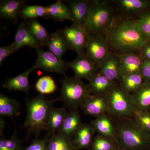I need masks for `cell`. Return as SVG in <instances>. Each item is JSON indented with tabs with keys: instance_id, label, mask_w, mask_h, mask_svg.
<instances>
[{
	"instance_id": "6da1fadb",
	"label": "cell",
	"mask_w": 150,
	"mask_h": 150,
	"mask_svg": "<svg viewBox=\"0 0 150 150\" xmlns=\"http://www.w3.org/2000/svg\"><path fill=\"white\" fill-rule=\"evenodd\" d=\"M108 45L120 54L141 51L149 43L137 21L125 19L112 23L106 30Z\"/></svg>"
},
{
	"instance_id": "7a4b0ae2",
	"label": "cell",
	"mask_w": 150,
	"mask_h": 150,
	"mask_svg": "<svg viewBox=\"0 0 150 150\" xmlns=\"http://www.w3.org/2000/svg\"><path fill=\"white\" fill-rule=\"evenodd\" d=\"M116 144L121 150H150V133L142 129L132 117L112 119Z\"/></svg>"
},
{
	"instance_id": "3957f363",
	"label": "cell",
	"mask_w": 150,
	"mask_h": 150,
	"mask_svg": "<svg viewBox=\"0 0 150 150\" xmlns=\"http://www.w3.org/2000/svg\"><path fill=\"white\" fill-rule=\"evenodd\" d=\"M27 114L23 126L29 132L39 134L46 130L52 103L42 95L37 96L26 102Z\"/></svg>"
},
{
	"instance_id": "277c9868",
	"label": "cell",
	"mask_w": 150,
	"mask_h": 150,
	"mask_svg": "<svg viewBox=\"0 0 150 150\" xmlns=\"http://www.w3.org/2000/svg\"><path fill=\"white\" fill-rule=\"evenodd\" d=\"M113 18L112 9L106 1H91L88 13L82 26L88 35L100 34L112 25Z\"/></svg>"
},
{
	"instance_id": "5b68a950",
	"label": "cell",
	"mask_w": 150,
	"mask_h": 150,
	"mask_svg": "<svg viewBox=\"0 0 150 150\" xmlns=\"http://www.w3.org/2000/svg\"><path fill=\"white\" fill-rule=\"evenodd\" d=\"M106 96L107 114L112 119L132 116L135 108L132 96L123 88L120 82L115 83Z\"/></svg>"
},
{
	"instance_id": "8992f818",
	"label": "cell",
	"mask_w": 150,
	"mask_h": 150,
	"mask_svg": "<svg viewBox=\"0 0 150 150\" xmlns=\"http://www.w3.org/2000/svg\"><path fill=\"white\" fill-rule=\"evenodd\" d=\"M61 82L62 87L60 99L71 109L81 107L91 95L88 85L74 76L66 77Z\"/></svg>"
},
{
	"instance_id": "52a82bcc",
	"label": "cell",
	"mask_w": 150,
	"mask_h": 150,
	"mask_svg": "<svg viewBox=\"0 0 150 150\" xmlns=\"http://www.w3.org/2000/svg\"><path fill=\"white\" fill-rule=\"evenodd\" d=\"M37 52V59L33 67L35 70L40 69L49 72L64 74L69 67L68 62L60 59L49 51H44L42 48L35 50Z\"/></svg>"
},
{
	"instance_id": "ba28073f",
	"label": "cell",
	"mask_w": 150,
	"mask_h": 150,
	"mask_svg": "<svg viewBox=\"0 0 150 150\" xmlns=\"http://www.w3.org/2000/svg\"><path fill=\"white\" fill-rule=\"evenodd\" d=\"M61 32L70 50L75 51L78 55L84 54L88 34L82 25L72 23L71 25L61 30Z\"/></svg>"
},
{
	"instance_id": "9c48e42d",
	"label": "cell",
	"mask_w": 150,
	"mask_h": 150,
	"mask_svg": "<svg viewBox=\"0 0 150 150\" xmlns=\"http://www.w3.org/2000/svg\"><path fill=\"white\" fill-rule=\"evenodd\" d=\"M86 50V54L98 67L110 54L106 38L100 34H88Z\"/></svg>"
},
{
	"instance_id": "30bf717a",
	"label": "cell",
	"mask_w": 150,
	"mask_h": 150,
	"mask_svg": "<svg viewBox=\"0 0 150 150\" xmlns=\"http://www.w3.org/2000/svg\"><path fill=\"white\" fill-rule=\"evenodd\" d=\"M68 67L73 70L75 77L89 81L97 73L98 65L86 54L78 55L74 61L68 62Z\"/></svg>"
},
{
	"instance_id": "8fae6325",
	"label": "cell",
	"mask_w": 150,
	"mask_h": 150,
	"mask_svg": "<svg viewBox=\"0 0 150 150\" xmlns=\"http://www.w3.org/2000/svg\"><path fill=\"white\" fill-rule=\"evenodd\" d=\"M81 107L86 115L97 117L107 114L108 106L106 94L90 95Z\"/></svg>"
},
{
	"instance_id": "7c38bea8",
	"label": "cell",
	"mask_w": 150,
	"mask_h": 150,
	"mask_svg": "<svg viewBox=\"0 0 150 150\" xmlns=\"http://www.w3.org/2000/svg\"><path fill=\"white\" fill-rule=\"evenodd\" d=\"M99 72L114 83L121 82L122 74L119 56L110 53L99 66Z\"/></svg>"
},
{
	"instance_id": "4fadbf2b",
	"label": "cell",
	"mask_w": 150,
	"mask_h": 150,
	"mask_svg": "<svg viewBox=\"0 0 150 150\" xmlns=\"http://www.w3.org/2000/svg\"><path fill=\"white\" fill-rule=\"evenodd\" d=\"M122 77L131 74L141 73L144 59L141 55L136 53L120 54Z\"/></svg>"
},
{
	"instance_id": "5bb4252c",
	"label": "cell",
	"mask_w": 150,
	"mask_h": 150,
	"mask_svg": "<svg viewBox=\"0 0 150 150\" xmlns=\"http://www.w3.org/2000/svg\"><path fill=\"white\" fill-rule=\"evenodd\" d=\"M17 51L23 47L34 48L35 50L42 48L39 43L32 35L23 21L19 25L15 36L14 40L12 43Z\"/></svg>"
},
{
	"instance_id": "9a60e30c",
	"label": "cell",
	"mask_w": 150,
	"mask_h": 150,
	"mask_svg": "<svg viewBox=\"0 0 150 150\" xmlns=\"http://www.w3.org/2000/svg\"><path fill=\"white\" fill-rule=\"evenodd\" d=\"M27 1L2 0L0 2V16L16 23L21 11Z\"/></svg>"
},
{
	"instance_id": "2e32d148",
	"label": "cell",
	"mask_w": 150,
	"mask_h": 150,
	"mask_svg": "<svg viewBox=\"0 0 150 150\" xmlns=\"http://www.w3.org/2000/svg\"><path fill=\"white\" fill-rule=\"evenodd\" d=\"M91 125L98 135H101L115 142L116 144L115 129L112 118L107 114L96 117L91 121Z\"/></svg>"
},
{
	"instance_id": "e0dca14e",
	"label": "cell",
	"mask_w": 150,
	"mask_h": 150,
	"mask_svg": "<svg viewBox=\"0 0 150 150\" xmlns=\"http://www.w3.org/2000/svg\"><path fill=\"white\" fill-rule=\"evenodd\" d=\"M95 131L91 125L83 124L71 140L75 150L91 148L93 142Z\"/></svg>"
},
{
	"instance_id": "ac0fdd59",
	"label": "cell",
	"mask_w": 150,
	"mask_h": 150,
	"mask_svg": "<svg viewBox=\"0 0 150 150\" xmlns=\"http://www.w3.org/2000/svg\"><path fill=\"white\" fill-rule=\"evenodd\" d=\"M35 70L33 67L14 77L9 78L3 84V87L8 91H19L28 93L30 90L29 76Z\"/></svg>"
},
{
	"instance_id": "d6986e66",
	"label": "cell",
	"mask_w": 150,
	"mask_h": 150,
	"mask_svg": "<svg viewBox=\"0 0 150 150\" xmlns=\"http://www.w3.org/2000/svg\"><path fill=\"white\" fill-rule=\"evenodd\" d=\"M83 124L77 108L72 109L67 113L59 133L71 139Z\"/></svg>"
},
{
	"instance_id": "ffe728a7",
	"label": "cell",
	"mask_w": 150,
	"mask_h": 150,
	"mask_svg": "<svg viewBox=\"0 0 150 150\" xmlns=\"http://www.w3.org/2000/svg\"><path fill=\"white\" fill-rule=\"evenodd\" d=\"M46 18H50L54 21L63 22L69 20L75 23L69 6L61 0L46 6Z\"/></svg>"
},
{
	"instance_id": "44dd1931",
	"label": "cell",
	"mask_w": 150,
	"mask_h": 150,
	"mask_svg": "<svg viewBox=\"0 0 150 150\" xmlns=\"http://www.w3.org/2000/svg\"><path fill=\"white\" fill-rule=\"evenodd\" d=\"M75 23L82 26L85 21L90 7L91 1L71 0L66 1Z\"/></svg>"
},
{
	"instance_id": "7402d4cb",
	"label": "cell",
	"mask_w": 150,
	"mask_h": 150,
	"mask_svg": "<svg viewBox=\"0 0 150 150\" xmlns=\"http://www.w3.org/2000/svg\"><path fill=\"white\" fill-rule=\"evenodd\" d=\"M46 46L49 51L61 59L66 51L70 50L67 41L62 35L60 30H58L50 34V38Z\"/></svg>"
},
{
	"instance_id": "603a6c76",
	"label": "cell",
	"mask_w": 150,
	"mask_h": 150,
	"mask_svg": "<svg viewBox=\"0 0 150 150\" xmlns=\"http://www.w3.org/2000/svg\"><path fill=\"white\" fill-rule=\"evenodd\" d=\"M115 83L99 72L89 81V90L91 94L105 95Z\"/></svg>"
},
{
	"instance_id": "cb8c5ba5",
	"label": "cell",
	"mask_w": 150,
	"mask_h": 150,
	"mask_svg": "<svg viewBox=\"0 0 150 150\" xmlns=\"http://www.w3.org/2000/svg\"><path fill=\"white\" fill-rule=\"evenodd\" d=\"M134 106L137 109H150V82H144L142 86L131 94Z\"/></svg>"
},
{
	"instance_id": "d4e9b609",
	"label": "cell",
	"mask_w": 150,
	"mask_h": 150,
	"mask_svg": "<svg viewBox=\"0 0 150 150\" xmlns=\"http://www.w3.org/2000/svg\"><path fill=\"white\" fill-rule=\"evenodd\" d=\"M67 112L63 108H51L46 125V130L51 134L59 133Z\"/></svg>"
},
{
	"instance_id": "484cf974",
	"label": "cell",
	"mask_w": 150,
	"mask_h": 150,
	"mask_svg": "<svg viewBox=\"0 0 150 150\" xmlns=\"http://www.w3.org/2000/svg\"><path fill=\"white\" fill-rule=\"evenodd\" d=\"M19 103L5 95H0V115L4 117L13 118L20 112Z\"/></svg>"
},
{
	"instance_id": "4316f807",
	"label": "cell",
	"mask_w": 150,
	"mask_h": 150,
	"mask_svg": "<svg viewBox=\"0 0 150 150\" xmlns=\"http://www.w3.org/2000/svg\"><path fill=\"white\" fill-rule=\"evenodd\" d=\"M25 23L30 31L41 47L46 46L50 36L46 28L36 19L28 20Z\"/></svg>"
},
{
	"instance_id": "83f0119b",
	"label": "cell",
	"mask_w": 150,
	"mask_h": 150,
	"mask_svg": "<svg viewBox=\"0 0 150 150\" xmlns=\"http://www.w3.org/2000/svg\"><path fill=\"white\" fill-rule=\"evenodd\" d=\"M47 150H75L71 139L60 133L53 134L48 140Z\"/></svg>"
},
{
	"instance_id": "f1b7e54d",
	"label": "cell",
	"mask_w": 150,
	"mask_h": 150,
	"mask_svg": "<svg viewBox=\"0 0 150 150\" xmlns=\"http://www.w3.org/2000/svg\"><path fill=\"white\" fill-rule=\"evenodd\" d=\"M120 83L126 91L132 94L144 84V78L141 73L126 75L122 77Z\"/></svg>"
},
{
	"instance_id": "f546056e",
	"label": "cell",
	"mask_w": 150,
	"mask_h": 150,
	"mask_svg": "<svg viewBox=\"0 0 150 150\" xmlns=\"http://www.w3.org/2000/svg\"><path fill=\"white\" fill-rule=\"evenodd\" d=\"M46 6L25 4L22 8L20 16L24 20L32 19L38 17L46 18Z\"/></svg>"
},
{
	"instance_id": "4dcf8cb0",
	"label": "cell",
	"mask_w": 150,
	"mask_h": 150,
	"mask_svg": "<svg viewBox=\"0 0 150 150\" xmlns=\"http://www.w3.org/2000/svg\"><path fill=\"white\" fill-rule=\"evenodd\" d=\"M118 3L123 10L129 13L144 11L149 6V1L144 0H119Z\"/></svg>"
},
{
	"instance_id": "1f68e13d",
	"label": "cell",
	"mask_w": 150,
	"mask_h": 150,
	"mask_svg": "<svg viewBox=\"0 0 150 150\" xmlns=\"http://www.w3.org/2000/svg\"><path fill=\"white\" fill-rule=\"evenodd\" d=\"M35 88L43 95L53 93L57 89V87L53 78L44 76L38 79L35 84Z\"/></svg>"
},
{
	"instance_id": "d6a6232c",
	"label": "cell",
	"mask_w": 150,
	"mask_h": 150,
	"mask_svg": "<svg viewBox=\"0 0 150 150\" xmlns=\"http://www.w3.org/2000/svg\"><path fill=\"white\" fill-rule=\"evenodd\" d=\"M131 117L142 129L150 133V112L139 110L135 108Z\"/></svg>"
},
{
	"instance_id": "836d02e7",
	"label": "cell",
	"mask_w": 150,
	"mask_h": 150,
	"mask_svg": "<svg viewBox=\"0 0 150 150\" xmlns=\"http://www.w3.org/2000/svg\"><path fill=\"white\" fill-rule=\"evenodd\" d=\"M117 146L115 142L101 135L94 137L91 150H112Z\"/></svg>"
},
{
	"instance_id": "e575fe53",
	"label": "cell",
	"mask_w": 150,
	"mask_h": 150,
	"mask_svg": "<svg viewBox=\"0 0 150 150\" xmlns=\"http://www.w3.org/2000/svg\"><path fill=\"white\" fill-rule=\"evenodd\" d=\"M0 150H23L22 142L17 136L16 131L9 139L1 137Z\"/></svg>"
},
{
	"instance_id": "d590c367",
	"label": "cell",
	"mask_w": 150,
	"mask_h": 150,
	"mask_svg": "<svg viewBox=\"0 0 150 150\" xmlns=\"http://www.w3.org/2000/svg\"><path fill=\"white\" fill-rule=\"evenodd\" d=\"M137 21L141 32L150 42V11L142 13Z\"/></svg>"
},
{
	"instance_id": "8d00e7d4",
	"label": "cell",
	"mask_w": 150,
	"mask_h": 150,
	"mask_svg": "<svg viewBox=\"0 0 150 150\" xmlns=\"http://www.w3.org/2000/svg\"><path fill=\"white\" fill-rule=\"evenodd\" d=\"M51 134L48 132L43 139L33 140L31 144L28 146L24 150H47V143Z\"/></svg>"
},
{
	"instance_id": "74e56055",
	"label": "cell",
	"mask_w": 150,
	"mask_h": 150,
	"mask_svg": "<svg viewBox=\"0 0 150 150\" xmlns=\"http://www.w3.org/2000/svg\"><path fill=\"white\" fill-rule=\"evenodd\" d=\"M17 51L12 44L6 46H2L0 48V65L1 66L3 62L8 56L16 52Z\"/></svg>"
},
{
	"instance_id": "f35d334b",
	"label": "cell",
	"mask_w": 150,
	"mask_h": 150,
	"mask_svg": "<svg viewBox=\"0 0 150 150\" xmlns=\"http://www.w3.org/2000/svg\"><path fill=\"white\" fill-rule=\"evenodd\" d=\"M141 74L144 78V82H150V62L144 60Z\"/></svg>"
},
{
	"instance_id": "ab89813d",
	"label": "cell",
	"mask_w": 150,
	"mask_h": 150,
	"mask_svg": "<svg viewBox=\"0 0 150 150\" xmlns=\"http://www.w3.org/2000/svg\"><path fill=\"white\" fill-rule=\"evenodd\" d=\"M141 51L143 55L142 56L145 58L144 60L150 62V44L148 43L142 48Z\"/></svg>"
},
{
	"instance_id": "60d3db41",
	"label": "cell",
	"mask_w": 150,
	"mask_h": 150,
	"mask_svg": "<svg viewBox=\"0 0 150 150\" xmlns=\"http://www.w3.org/2000/svg\"><path fill=\"white\" fill-rule=\"evenodd\" d=\"M5 127V122L3 119L1 118V120H0V135H1V137H4L3 132Z\"/></svg>"
},
{
	"instance_id": "b9f144b4",
	"label": "cell",
	"mask_w": 150,
	"mask_h": 150,
	"mask_svg": "<svg viewBox=\"0 0 150 150\" xmlns=\"http://www.w3.org/2000/svg\"><path fill=\"white\" fill-rule=\"evenodd\" d=\"M121 150V149H119V148L118 147V146L116 147V148H115V149H113V150Z\"/></svg>"
},
{
	"instance_id": "7bdbcfd3",
	"label": "cell",
	"mask_w": 150,
	"mask_h": 150,
	"mask_svg": "<svg viewBox=\"0 0 150 150\" xmlns=\"http://www.w3.org/2000/svg\"><path fill=\"white\" fill-rule=\"evenodd\" d=\"M147 111H149V112H150V109H149V110H147Z\"/></svg>"
},
{
	"instance_id": "ee69618b",
	"label": "cell",
	"mask_w": 150,
	"mask_h": 150,
	"mask_svg": "<svg viewBox=\"0 0 150 150\" xmlns=\"http://www.w3.org/2000/svg\"></svg>"
}]
</instances>
